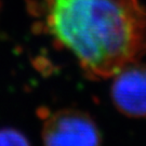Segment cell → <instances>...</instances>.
<instances>
[{
	"instance_id": "6da1fadb",
	"label": "cell",
	"mask_w": 146,
	"mask_h": 146,
	"mask_svg": "<svg viewBox=\"0 0 146 146\" xmlns=\"http://www.w3.org/2000/svg\"><path fill=\"white\" fill-rule=\"evenodd\" d=\"M48 33L90 79L111 78L146 54V8L140 0H43Z\"/></svg>"
},
{
	"instance_id": "7a4b0ae2",
	"label": "cell",
	"mask_w": 146,
	"mask_h": 146,
	"mask_svg": "<svg viewBox=\"0 0 146 146\" xmlns=\"http://www.w3.org/2000/svg\"><path fill=\"white\" fill-rule=\"evenodd\" d=\"M47 145H99L102 133L91 116L78 110L65 108L48 117L42 128Z\"/></svg>"
},
{
	"instance_id": "3957f363",
	"label": "cell",
	"mask_w": 146,
	"mask_h": 146,
	"mask_svg": "<svg viewBox=\"0 0 146 146\" xmlns=\"http://www.w3.org/2000/svg\"><path fill=\"white\" fill-rule=\"evenodd\" d=\"M113 78L110 93L116 108L127 117H146V64H128Z\"/></svg>"
},
{
	"instance_id": "277c9868",
	"label": "cell",
	"mask_w": 146,
	"mask_h": 146,
	"mask_svg": "<svg viewBox=\"0 0 146 146\" xmlns=\"http://www.w3.org/2000/svg\"><path fill=\"white\" fill-rule=\"evenodd\" d=\"M28 141L20 131L0 129V145H26Z\"/></svg>"
}]
</instances>
